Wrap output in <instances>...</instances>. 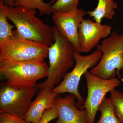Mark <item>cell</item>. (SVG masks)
<instances>
[{"mask_svg": "<svg viewBox=\"0 0 123 123\" xmlns=\"http://www.w3.org/2000/svg\"><path fill=\"white\" fill-rule=\"evenodd\" d=\"M0 123H29L24 118L5 113H0Z\"/></svg>", "mask_w": 123, "mask_h": 123, "instance_id": "20", "label": "cell"}, {"mask_svg": "<svg viewBox=\"0 0 123 123\" xmlns=\"http://www.w3.org/2000/svg\"><path fill=\"white\" fill-rule=\"evenodd\" d=\"M37 97L32 101L24 119L29 123H37L47 110L55 106L54 102L57 94L51 90H39Z\"/></svg>", "mask_w": 123, "mask_h": 123, "instance_id": "12", "label": "cell"}, {"mask_svg": "<svg viewBox=\"0 0 123 123\" xmlns=\"http://www.w3.org/2000/svg\"><path fill=\"white\" fill-rule=\"evenodd\" d=\"M7 15L16 30L27 39L50 46L55 42L52 27L44 23L36 16V10L21 6H7Z\"/></svg>", "mask_w": 123, "mask_h": 123, "instance_id": "3", "label": "cell"}, {"mask_svg": "<svg viewBox=\"0 0 123 123\" xmlns=\"http://www.w3.org/2000/svg\"><path fill=\"white\" fill-rule=\"evenodd\" d=\"M101 112L99 120L96 123H121L117 117L111 98L105 97L98 107Z\"/></svg>", "mask_w": 123, "mask_h": 123, "instance_id": "14", "label": "cell"}, {"mask_svg": "<svg viewBox=\"0 0 123 123\" xmlns=\"http://www.w3.org/2000/svg\"><path fill=\"white\" fill-rule=\"evenodd\" d=\"M55 42L49 46L48 74L46 80L36 86L37 90H51L55 85L61 83L68 70L75 62L73 53L74 46L60 33L56 27L52 26Z\"/></svg>", "mask_w": 123, "mask_h": 123, "instance_id": "1", "label": "cell"}, {"mask_svg": "<svg viewBox=\"0 0 123 123\" xmlns=\"http://www.w3.org/2000/svg\"><path fill=\"white\" fill-rule=\"evenodd\" d=\"M53 1V0L47 3L43 0H15L14 7L21 6L26 9H37L40 15H50L52 13L51 6Z\"/></svg>", "mask_w": 123, "mask_h": 123, "instance_id": "16", "label": "cell"}, {"mask_svg": "<svg viewBox=\"0 0 123 123\" xmlns=\"http://www.w3.org/2000/svg\"><path fill=\"white\" fill-rule=\"evenodd\" d=\"M49 46L26 38L17 30L0 46V62L44 60L48 57Z\"/></svg>", "mask_w": 123, "mask_h": 123, "instance_id": "5", "label": "cell"}, {"mask_svg": "<svg viewBox=\"0 0 123 123\" xmlns=\"http://www.w3.org/2000/svg\"><path fill=\"white\" fill-rule=\"evenodd\" d=\"M58 116V110L55 106L52 108L46 111L37 123H49L52 120L57 118Z\"/></svg>", "mask_w": 123, "mask_h": 123, "instance_id": "19", "label": "cell"}, {"mask_svg": "<svg viewBox=\"0 0 123 123\" xmlns=\"http://www.w3.org/2000/svg\"><path fill=\"white\" fill-rule=\"evenodd\" d=\"M118 7L114 0H98L96 8L94 10L87 11V14L93 18L94 21L101 23L104 18L112 20L115 14V10Z\"/></svg>", "mask_w": 123, "mask_h": 123, "instance_id": "13", "label": "cell"}, {"mask_svg": "<svg viewBox=\"0 0 123 123\" xmlns=\"http://www.w3.org/2000/svg\"><path fill=\"white\" fill-rule=\"evenodd\" d=\"M76 99V96L71 94H66L64 98L57 95L54 104L58 110L59 116L55 123H89L86 111L77 108Z\"/></svg>", "mask_w": 123, "mask_h": 123, "instance_id": "11", "label": "cell"}, {"mask_svg": "<svg viewBox=\"0 0 123 123\" xmlns=\"http://www.w3.org/2000/svg\"><path fill=\"white\" fill-rule=\"evenodd\" d=\"M97 47L102 55L100 61L90 72L104 79L115 77L117 74L123 81L120 76V72L123 70V33L118 34L114 31Z\"/></svg>", "mask_w": 123, "mask_h": 123, "instance_id": "4", "label": "cell"}, {"mask_svg": "<svg viewBox=\"0 0 123 123\" xmlns=\"http://www.w3.org/2000/svg\"><path fill=\"white\" fill-rule=\"evenodd\" d=\"M37 91L36 87L21 89L6 85L2 87L0 91V113L24 118Z\"/></svg>", "mask_w": 123, "mask_h": 123, "instance_id": "8", "label": "cell"}, {"mask_svg": "<svg viewBox=\"0 0 123 123\" xmlns=\"http://www.w3.org/2000/svg\"><path fill=\"white\" fill-rule=\"evenodd\" d=\"M15 0H4V4L6 6L11 8L14 7Z\"/></svg>", "mask_w": 123, "mask_h": 123, "instance_id": "21", "label": "cell"}, {"mask_svg": "<svg viewBox=\"0 0 123 123\" xmlns=\"http://www.w3.org/2000/svg\"><path fill=\"white\" fill-rule=\"evenodd\" d=\"M48 69L44 60L0 62V74L6 85L21 89L35 87L38 81L47 76Z\"/></svg>", "mask_w": 123, "mask_h": 123, "instance_id": "2", "label": "cell"}, {"mask_svg": "<svg viewBox=\"0 0 123 123\" xmlns=\"http://www.w3.org/2000/svg\"><path fill=\"white\" fill-rule=\"evenodd\" d=\"M110 93L116 115L121 123H123V93L115 89Z\"/></svg>", "mask_w": 123, "mask_h": 123, "instance_id": "18", "label": "cell"}, {"mask_svg": "<svg viewBox=\"0 0 123 123\" xmlns=\"http://www.w3.org/2000/svg\"><path fill=\"white\" fill-rule=\"evenodd\" d=\"M87 12L82 9L64 13L53 14L52 20L60 33L80 52L78 29Z\"/></svg>", "mask_w": 123, "mask_h": 123, "instance_id": "9", "label": "cell"}, {"mask_svg": "<svg viewBox=\"0 0 123 123\" xmlns=\"http://www.w3.org/2000/svg\"><path fill=\"white\" fill-rule=\"evenodd\" d=\"M112 26L89 19H84L78 29L80 53H88L98 44L99 41L111 33Z\"/></svg>", "mask_w": 123, "mask_h": 123, "instance_id": "10", "label": "cell"}, {"mask_svg": "<svg viewBox=\"0 0 123 123\" xmlns=\"http://www.w3.org/2000/svg\"><path fill=\"white\" fill-rule=\"evenodd\" d=\"M87 84L88 95L80 109H85L88 114V123H94L98 107L106 94L115 89L120 84L119 78L102 79L86 72L84 74Z\"/></svg>", "mask_w": 123, "mask_h": 123, "instance_id": "7", "label": "cell"}, {"mask_svg": "<svg viewBox=\"0 0 123 123\" xmlns=\"http://www.w3.org/2000/svg\"><path fill=\"white\" fill-rule=\"evenodd\" d=\"M79 0H57L51 6L53 14L64 13L78 8Z\"/></svg>", "mask_w": 123, "mask_h": 123, "instance_id": "17", "label": "cell"}, {"mask_svg": "<svg viewBox=\"0 0 123 123\" xmlns=\"http://www.w3.org/2000/svg\"><path fill=\"white\" fill-rule=\"evenodd\" d=\"M102 55V52L98 50L86 56L82 55L75 50L73 53L76 63L74 68L70 72L67 73L62 81L52 91L57 94L68 93L74 95L76 97L80 107L83 105L85 101L79 91V82L82 75L88 72V69L98 64Z\"/></svg>", "mask_w": 123, "mask_h": 123, "instance_id": "6", "label": "cell"}, {"mask_svg": "<svg viewBox=\"0 0 123 123\" xmlns=\"http://www.w3.org/2000/svg\"><path fill=\"white\" fill-rule=\"evenodd\" d=\"M7 9L4 0H0V46L12 36L13 29L14 27L8 21Z\"/></svg>", "mask_w": 123, "mask_h": 123, "instance_id": "15", "label": "cell"}]
</instances>
